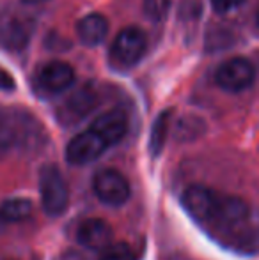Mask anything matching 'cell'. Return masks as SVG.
I'll list each match as a JSON object with an SVG mask.
<instances>
[{"label": "cell", "instance_id": "1", "mask_svg": "<svg viewBox=\"0 0 259 260\" xmlns=\"http://www.w3.org/2000/svg\"><path fill=\"white\" fill-rule=\"evenodd\" d=\"M39 193L46 214L61 216L68 209L69 189L63 174L55 165H46L39 174Z\"/></svg>", "mask_w": 259, "mask_h": 260}, {"label": "cell", "instance_id": "16", "mask_svg": "<svg viewBox=\"0 0 259 260\" xmlns=\"http://www.w3.org/2000/svg\"><path fill=\"white\" fill-rule=\"evenodd\" d=\"M170 4L172 0H144L142 4V11L151 21H163L170 11Z\"/></svg>", "mask_w": 259, "mask_h": 260}, {"label": "cell", "instance_id": "5", "mask_svg": "<svg viewBox=\"0 0 259 260\" xmlns=\"http://www.w3.org/2000/svg\"><path fill=\"white\" fill-rule=\"evenodd\" d=\"M220 197L217 191L200 184H192L185 189L183 202L190 216L203 225H211L217 216L218 206H220Z\"/></svg>", "mask_w": 259, "mask_h": 260}, {"label": "cell", "instance_id": "7", "mask_svg": "<svg viewBox=\"0 0 259 260\" xmlns=\"http://www.w3.org/2000/svg\"><path fill=\"white\" fill-rule=\"evenodd\" d=\"M32 36V20L27 14L7 13L0 16V46L18 52L27 46Z\"/></svg>", "mask_w": 259, "mask_h": 260}, {"label": "cell", "instance_id": "12", "mask_svg": "<svg viewBox=\"0 0 259 260\" xmlns=\"http://www.w3.org/2000/svg\"><path fill=\"white\" fill-rule=\"evenodd\" d=\"M76 34L82 45L94 46L101 45L108 34V20L100 13H91L85 14L82 20L76 23Z\"/></svg>", "mask_w": 259, "mask_h": 260}, {"label": "cell", "instance_id": "15", "mask_svg": "<svg viewBox=\"0 0 259 260\" xmlns=\"http://www.w3.org/2000/svg\"><path fill=\"white\" fill-rule=\"evenodd\" d=\"M169 119H170V113L163 112L156 117L155 124H153L151 135H149V151H151L153 156H158L162 152L167 133H169Z\"/></svg>", "mask_w": 259, "mask_h": 260}, {"label": "cell", "instance_id": "2", "mask_svg": "<svg viewBox=\"0 0 259 260\" xmlns=\"http://www.w3.org/2000/svg\"><path fill=\"white\" fill-rule=\"evenodd\" d=\"M148 48V38L138 27H126L119 30L110 45V58L119 68H131L138 64Z\"/></svg>", "mask_w": 259, "mask_h": 260}, {"label": "cell", "instance_id": "17", "mask_svg": "<svg viewBox=\"0 0 259 260\" xmlns=\"http://www.w3.org/2000/svg\"><path fill=\"white\" fill-rule=\"evenodd\" d=\"M100 260H133V251L126 243H110L101 250Z\"/></svg>", "mask_w": 259, "mask_h": 260}, {"label": "cell", "instance_id": "19", "mask_svg": "<svg viewBox=\"0 0 259 260\" xmlns=\"http://www.w3.org/2000/svg\"><path fill=\"white\" fill-rule=\"evenodd\" d=\"M14 87V82L6 71L0 69V89H6V90H11Z\"/></svg>", "mask_w": 259, "mask_h": 260}, {"label": "cell", "instance_id": "21", "mask_svg": "<svg viewBox=\"0 0 259 260\" xmlns=\"http://www.w3.org/2000/svg\"><path fill=\"white\" fill-rule=\"evenodd\" d=\"M256 20H257V25H259V11H257V18H256Z\"/></svg>", "mask_w": 259, "mask_h": 260}, {"label": "cell", "instance_id": "3", "mask_svg": "<svg viewBox=\"0 0 259 260\" xmlns=\"http://www.w3.org/2000/svg\"><path fill=\"white\" fill-rule=\"evenodd\" d=\"M256 80V68L245 57H233L215 71V83L227 92H243Z\"/></svg>", "mask_w": 259, "mask_h": 260}, {"label": "cell", "instance_id": "11", "mask_svg": "<svg viewBox=\"0 0 259 260\" xmlns=\"http://www.w3.org/2000/svg\"><path fill=\"white\" fill-rule=\"evenodd\" d=\"M91 129L96 131L108 145H114L121 142L128 131V119L121 110H108L94 119Z\"/></svg>", "mask_w": 259, "mask_h": 260}, {"label": "cell", "instance_id": "8", "mask_svg": "<svg viewBox=\"0 0 259 260\" xmlns=\"http://www.w3.org/2000/svg\"><path fill=\"white\" fill-rule=\"evenodd\" d=\"M249 221V207L238 197H220L217 216H215L211 226L222 232L229 234L236 229H243Z\"/></svg>", "mask_w": 259, "mask_h": 260}, {"label": "cell", "instance_id": "10", "mask_svg": "<svg viewBox=\"0 0 259 260\" xmlns=\"http://www.w3.org/2000/svg\"><path fill=\"white\" fill-rule=\"evenodd\" d=\"M112 226L101 218H89L80 223L76 230V239L82 246L89 250H105L112 243Z\"/></svg>", "mask_w": 259, "mask_h": 260}, {"label": "cell", "instance_id": "18", "mask_svg": "<svg viewBox=\"0 0 259 260\" xmlns=\"http://www.w3.org/2000/svg\"><path fill=\"white\" fill-rule=\"evenodd\" d=\"M210 2L215 13L227 14V13H233L235 9H238L240 6H243L245 0H210Z\"/></svg>", "mask_w": 259, "mask_h": 260}, {"label": "cell", "instance_id": "13", "mask_svg": "<svg viewBox=\"0 0 259 260\" xmlns=\"http://www.w3.org/2000/svg\"><path fill=\"white\" fill-rule=\"evenodd\" d=\"M94 106H96V92L91 87L83 85L73 96L68 98V101H66L63 110H61V119L66 124H71V122L75 124L85 113H89Z\"/></svg>", "mask_w": 259, "mask_h": 260}, {"label": "cell", "instance_id": "20", "mask_svg": "<svg viewBox=\"0 0 259 260\" xmlns=\"http://www.w3.org/2000/svg\"><path fill=\"white\" fill-rule=\"evenodd\" d=\"M27 4H43V2H48V0H23Z\"/></svg>", "mask_w": 259, "mask_h": 260}, {"label": "cell", "instance_id": "14", "mask_svg": "<svg viewBox=\"0 0 259 260\" xmlns=\"http://www.w3.org/2000/svg\"><path fill=\"white\" fill-rule=\"evenodd\" d=\"M32 214V202L28 199H7L6 202H2L0 206V218L4 221H23Z\"/></svg>", "mask_w": 259, "mask_h": 260}, {"label": "cell", "instance_id": "4", "mask_svg": "<svg viewBox=\"0 0 259 260\" xmlns=\"http://www.w3.org/2000/svg\"><path fill=\"white\" fill-rule=\"evenodd\" d=\"M93 189L101 202L112 207L123 206L125 202H128L131 195L126 177L114 168H105V170L98 172L94 175Z\"/></svg>", "mask_w": 259, "mask_h": 260}, {"label": "cell", "instance_id": "6", "mask_svg": "<svg viewBox=\"0 0 259 260\" xmlns=\"http://www.w3.org/2000/svg\"><path fill=\"white\" fill-rule=\"evenodd\" d=\"M110 145L100 137L94 129H87L78 133L66 147V159L71 165L82 167V165L93 163L103 154Z\"/></svg>", "mask_w": 259, "mask_h": 260}, {"label": "cell", "instance_id": "9", "mask_svg": "<svg viewBox=\"0 0 259 260\" xmlns=\"http://www.w3.org/2000/svg\"><path fill=\"white\" fill-rule=\"evenodd\" d=\"M75 83V69L64 60H52L38 73V85L45 94H59Z\"/></svg>", "mask_w": 259, "mask_h": 260}]
</instances>
